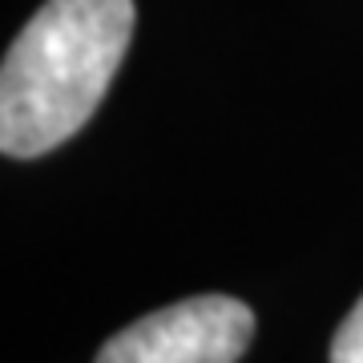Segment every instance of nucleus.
<instances>
[{
  "label": "nucleus",
  "instance_id": "1",
  "mask_svg": "<svg viewBox=\"0 0 363 363\" xmlns=\"http://www.w3.org/2000/svg\"><path fill=\"white\" fill-rule=\"evenodd\" d=\"M133 37V0H45L0 69V150L40 157L93 117Z\"/></svg>",
  "mask_w": 363,
  "mask_h": 363
},
{
  "label": "nucleus",
  "instance_id": "2",
  "mask_svg": "<svg viewBox=\"0 0 363 363\" xmlns=\"http://www.w3.org/2000/svg\"><path fill=\"white\" fill-rule=\"evenodd\" d=\"M255 311L230 295H194L117 331L93 363H238Z\"/></svg>",
  "mask_w": 363,
  "mask_h": 363
},
{
  "label": "nucleus",
  "instance_id": "3",
  "mask_svg": "<svg viewBox=\"0 0 363 363\" xmlns=\"http://www.w3.org/2000/svg\"><path fill=\"white\" fill-rule=\"evenodd\" d=\"M331 363H363V298L351 307L331 339Z\"/></svg>",
  "mask_w": 363,
  "mask_h": 363
}]
</instances>
